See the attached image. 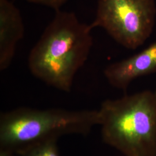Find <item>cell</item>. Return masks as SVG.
Segmentation results:
<instances>
[{"mask_svg": "<svg viewBox=\"0 0 156 156\" xmlns=\"http://www.w3.org/2000/svg\"><path fill=\"white\" fill-rule=\"evenodd\" d=\"M92 30L72 12L56 11L30 53L31 73L50 86L71 91L76 73L89 56L93 44Z\"/></svg>", "mask_w": 156, "mask_h": 156, "instance_id": "cell-1", "label": "cell"}, {"mask_svg": "<svg viewBox=\"0 0 156 156\" xmlns=\"http://www.w3.org/2000/svg\"><path fill=\"white\" fill-rule=\"evenodd\" d=\"M102 140L124 156H156V96L144 90L104 101Z\"/></svg>", "mask_w": 156, "mask_h": 156, "instance_id": "cell-2", "label": "cell"}, {"mask_svg": "<svg viewBox=\"0 0 156 156\" xmlns=\"http://www.w3.org/2000/svg\"><path fill=\"white\" fill-rule=\"evenodd\" d=\"M98 110L20 108L0 116V149L15 154L28 146L67 134L86 135L100 125Z\"/></svg>", "mask_w": 156, "mask_h": 156, "instance_id": "cell-3", "label": "cell"}, {"mask_svg": "<svg viewBox=\"0 0 156 156\" xmlns=\"http://www.w3.org/2000/svg\"><path fill=\"white\" fill-rule=\"evenodd\" d=\"M156 17L154 0H98L90 25L103 28L119 44L135 50L151 37Z\"/></svg>", "mask_w": 156, "mask_h": 156, "instance_id": "cell-4", "label": "cell"}, {"mask_svg": "<svg viewBox=\"0 0 156 156\" xmlns=\"http://www.w3.org/2000/svg\"><path fill=\"white\" fill-rule=\"evenodd\" d=\"M155 73L156 41L134 56L109 64L104 71L109 83L123 90L135 79Z\"/></svg>", "mask_w": 156, "mask_h": 156, "instance_id": "cell-5", "label": "cell"}, {"mask_svg": "<svg viewBox=\"0 0 156 156\" xmlns=\"http://www.w3.org/2000/svg\"><path fill=\"white\" fill-rule=\"evenodd\" d=\"M24 34L20 12L9 0H0V71L10 66Z\"/></svg>", "mask_w": 156, "mask_h": 156, "instance_id": "cell-6", "label": "cell"}, {"mask_svg": "<svg viewBox=\"0 0 156 156\" xmlns=\"http://www.w3.org/2000/svg\"><path fill=\"white\" fill-rule=\"evenodd\" d=\"M57 138L46 140L17 151L19 156H60Z\"/></svg>", "mask_w": 156, "mask_h": 156, "instance_id": "cell-7", "label": "cell"}, {"mask_svg": "<svg viewBox=\"0 0 156 156\" xmlns=\"http://www.w3.org/2000/svg\"><path fill=\"white\" fill-rule=\"evenodd\" d=\"M30 2L40 4L54 9L55 11L60 9L67 0H26Z\"/></svg>", "mask_w": 156, "mask_h": 156, "instance_id": "cell-8", "label": "cell"}, {"mask_svg": "<svg viewBox=\"0 0 156 156\" xmlns=\"http://www.w3.org/2000/svg\"><path fill=\"white\" fill-rule=\"evenodd\" d=\"M16 154L11 151L0 149V156H16Z\"/></svg>", "mask_w": 156, "mask_h": 156, "instance_id": "cell-9", "label": "cell"}, {"mask_svg": "<svg viewBox=\"0 0 156 156\" xmlns=\"http://www.w3.org/2000/svg\"><path fill=\"white\" fill-rule=\"evenodd\" d=\"M154 92H155V94H156V90H155V91H154Z\"/></svg>", "mask_w": 156, "mask_h": 156, "instance_id": "cell-10", "label": "cell"}]
</instances>
